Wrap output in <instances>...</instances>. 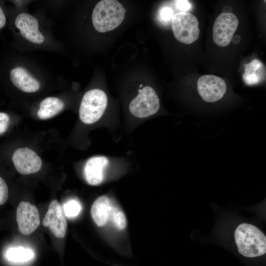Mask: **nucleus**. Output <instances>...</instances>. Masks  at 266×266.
I'll use <instances>...</instances> for the list:
<instances>
[{
  "label": "nucleus",
  "instance_id": "nucleus-1",
  "mask_svg": "<svg viewBox=\"0 0 266 266\" xmlns=\"http://www.w3.org/2000/svg\"><path fill=\"white\" fill-rule=\"evenodd\" d=\"M234 239L239 253L245 257L254 258L266 252V236L254 225H239L234 232Z\"/></svg>",
  "mask_w": 266,
  "mask_h": 266
},
{
  "label": "nucleus",
  "instance_id": "nucleus-2",
  "mask_svg": "<svg viewBox=\"0 0 266 266\" xmlns=\"http://www.w3.org/2000/svg\"><path fill=\"white\" fill-rule=\"evenodd\" d=\"M126 10L117 0H103L95 6L92 12V22L100 33L111 31L123 22Z\"/></svg>",
  "mask_w": 266,
  "mask_h": 266
},
{
  "label": "nucleus",
  "instance_id": "nucleus-3",
  "mask_svg": "<svg viewBox=\"0 0 266 266\" xmlns=\"http://www.w3.org/2000/svg\"><path fill=\"white\" fill-rule=\"evenodd\" d=\"M106 93L99 89L87 91L82 99L79 115L81 121L92 124L98 121L104 113L107 105Z\"/></svg>",
  "mask_w": 266,
  "mask_h": 266
},
{
  "label": "nucleus",
  "instance_id": "nucleus-4",
  "mask_svg": "<svg viewBox=\"0 0 266 266\" xmlns=\"http://www.w3.org/2000/svg\"><path fill=\"white\" fill-rule=\"evenodd\" d=\"M171 24L173 34L180 42L189 44L199 38V22L194 15L187 12H178L173 15Z\"/></svg>",
  "mask_w": 266,
  "mask_h": 266
},
{
  "label": "nucleus",
  "instance_id": "nucleus-5",
  "mask_svg": "<svg viewBox=\"0 0 266 266\" xmlns=\"http://www.w3.org/2000/svg\"><path fill=\"white\" fill-rule=\"evenodd\" d=\"M160 100L150 86H145L138 90V94L130 102L129 110L134 116L143 118L156 113L160 108Z\"/></svg>",
  "mask_w": 266,
  "mask_h": 266
},
{
  "label": "nucleus",
  "instance_id": "nucleus-6",
  "mask_svg": "<svg viewBox=\"0 0 266 266\" xmlns=\"http://www.w3.org/2000/svg\"><path fill=\"white\" fill-rule=\"evenodd\" d=\"M238 24V20L233 13H221L216 18L213 27L214 42L221 47L228 45L232 40Z\"/></svg>",
  "mask_w": 266,
  "mask_h": 266
},
{
  "label": "nucleus",
  "instance_id": "nucleus-7",
  "mask_svg": "<svg viewBox=\"0 0 266 266\" xmlns=\"http://www.w3.org/2000/svg\"><path fill=\"white\" fill-rule=\"evenodd\" d=\"M197 89L203 100L207 102H214L224 97L227 91V85L222 78L207 74L199 78Z\"/></svg>",
  "mask_w": 266,
  "mask_h": 266
},
{
  "label": "nucleus",
  "instance_id": "nucleus-8",
  "mask_svg": "<svg viewBox=\"0 0 266 266\" xmlns=\"http://www.w3.org/2000/svg\"><path fill=\"white\" fill-rule=\"evenodd\" d=\"M16 221L21 233L24 235L32 233L40 223L37 208L29 202L21 201L17 208Z\"/></svg>",
  "mask_w": 266,
  "mask_h": 266
},
{
  "label": "nucleus",
  "instance_id": "nucleus-9",
  "mask_svg": "<svg viewBox=\"0 0 266 266\" xmlns=\"http://www.w3.org/2000/svg\"><path fill=\"white\" fill-rule=\"evenodd\" d=\"M12 159L16 170L24 175L36 173L42 166L40 158L34 151L28 147L16 150Z\"/></svg>",
  "mask_w": 266,
  "mask_h": 266
},
{
  "label": "nucleus",
  "instance_id": "nucleus-10",
  "mask_svg": "<svg viewBox=\"0 0 266 266\" xmlns=\"http://www.w3.org/2000/svg\"><path fill=\"white\" fill-rule=\"evenodd\" d=\"M42 224L44 227L49 228L57 237L62 238L65 237L67 222L63 208L57 200H54L50 203Z\"/></svg>",
  "mask_w": 266,
  "mask_h": 266
},
{
  "label": "nucleus",
  "instance_id": "nucleus-11",
  "mask_svg": "<svg viewBox=\"0 0 266 266\" xmlns=\"http://www.w3.org/2000/svg\"><path fill=\"white\" fill-rule=\"evenodd\" d=\"M15 25L22 35L28 41L37 44L44 42L45 37L39 30L38 21L35 17L21 13L16 17Z\"/></svg>",
  "mask_w": 266,
  "mask_h": 266
},
{
  "label": "nucleus",
  "instance_id": "nucleus-12",
  "mask_svg": "<svg viewBox=\"0 0 266 266\" xmlns=\"http://www.w3.org/2000/svg\"><path fill=\"white\" fill-rule=\"evenodd\" d=\"M108 159L104 156H95L89 159L84 168L85 178L91 185H98L103 180L104 171L108 165Z\"/></svg>",
  "mask_w": 266,
  "mask_h": 266
},
{
  "label": "nucleus",
  "instance_id": "nucleus-13",
  "mask_svg": "<svg viewBox=\"0 0 266 266\" xmlns=\"http://www.w3.org/2000/svg\"><path fill=\"white\" fill-rule=\"evenodd\" d=\"M10 79L17 88L25 93H34L40 88L39 82L21 66L16 67L10 70Z\"/></svg>",
  "mask_w": 266,
  "mask_h": 266
},
{
  "label": "nucleus",
  "instance_id": "nucleus-14",
  "mask_svg": "<svg viewBox=\"0 0 266 266\" xmlns=\"http://www.w3.org/2000/svg\"><path fill=\"white\" fill-rule=\"evenodd\" d=\"M111 205L108 198L100 196L93 203L91 214L93 220L99 227L105 225L110 215Z\"/></svg>",
  "mask_w": 266,
  "mask_h": 266
},
{
  "label": "nucleus",
  "instance_id": "nucleus-15",
  "mask_svg": "<svg viewBox=\"0 0 266 266\" xmlns=\"http://www.w3.org/2000/svg\"><path fill=\"white\" fill-rule=\"evenodd\" d=\"M244 66L242 78L247 85H255L265 79V66L259 60L254 59L250 63L245 65Z\"/></svg>",
  "mask_w": 266,
  "mask_h": 266
},
{
  "label": "nucleus",
  "instance_id": "nucleus-16",
  "mask_svg": "<svg viewBox=\"0 0 266 266\" xmlns=\"http://www.w3.org/2000/svg\"><path fill=\"white\" fill-rule=\"evenodd\" d=\"M64 105V102L59 98L54 97H47L40 103L37 111L38 116L41 119L52 118L61 112Z\"/></svg>",
  "mask_w": 266,
  "mask_h": 266
},
{
  "label": "nucleus",
  "instance_id": "nucleus-17",
  "mask_svg": "<svg viewBox=\"0 0 266 266\" xmlns=\"http://www.w3.org/2000/svg\"><path fill=\"white\" fill-rule=\"evenodd\" d=\"M34 256V252L31 249L23 247H11L5 253L6 259L14 263L27 262L32 259Z\"/></svg>",
  "mask_w": 266,
  "mask_h": 266
},
{
  "label": "nucleus",
  "instance_id": "nucleus-18",
  "mask_svg": "<svg viewBox=\"0 0 266 266\" xmlns=\"http://www.w3.org/2000/svg\"><path fill=\"white\" fill-rule=\"evenodd\" d=\"M62 208L65 215L69 218L77 217L82 209V206L79 201L74 199L70 200L66 202Z\"/></svg>",
  "mask_w": 266,
  "mask_h": 266
},
{
  "label": "nucleus",
  "instance_id": "nucleus-19",
  "mask_svg": "<svg viewBox=\"0 0 266 266\" xmlns=\"http://www.w3.org/2000/svg\"><path fill=\"white\" fill-rule=\"evenodd\" d=\"M110 216L114 224L118 229L123 230L126 228L127 220L122 211L117 207L111 206Z\"/></svg>",
  "mask_w": 266,
  "mask_h": 266
},
{
  "label": "nucleus",
  "instance_id": "nucleus-20",
  "mask_svg": "<svg viewBox=\"0 0 266 266\" xmlns=\"http://www.w3.org/2000/svg\"><path fill=\"white\" fill-rule=\"evenodd\" d=\"M173 11L169 6H164L159 11V18L164 23H168L172 20L173 16Z\"/></svg>",
  "mask_w": 266,
  "mask_h": 266
},
{
  "label": "nucleus",
  "instance_id": "nucleus-21",
  "mask_svg": "<svg viewBox=\"0 0 266 266\" xmlns=\"http://www.w3.org/2000/svg\"><path fill=\"white\" fill-rule=\"evenodd\" d=\"M9 195L8 188L4 179L0 176V205L7 200Z\"/></svg>",
  "mask_w": 266,
  "mask_h": 266
},
{
  "label": "nucleus",
  "instance_id": "nucleus-22",
  "mask_svg": "<svg viewBox=\"0 0 266 266\" xmlns=\"http://www.w3.org/2000/svg\"><path fill=\"white\" fill-rule=\"evenodd\" d=\"M9 121L10 118L7 114L0 112V134L4 133L6 131Z\"/></svg>",
  "mask_w": 266,
  "mask_h": 266
},
{
  "label": "nucleus",
  "instance_id": "nucleus-23",
  "mask_svg": "<svg viewBox=\"0 0 266 266\" xmlns=\"http://www.w3.org/2000/svg\"><path fill=\"white\" fill-rule=\"evenodd\" d=\"M177 8L181 12H187L191 8V3L187 0H178L175 1Z\"/></svg>",
  "mask_w": 266,
  "mask_h": 266
},
{
  "label": "nucleus",
  "instance_id": "nucleus-24",
  "mask_svg": "<svg viewBox=\"0 0 266 266\" xmlns=\"http://www.w3.org/2000/svg\"><path fill=\"white\" fill-rule=\"evenodd\" d=\"M6 21V16L2 9L0 6V29L5 26Z\"/></svg>",
  "mask_w": 266,
  "mask_h": 266
},
{
  "label": "nucleus",
  "instance_id": "nucleus-25",
  "mask_svg": "<svg viewBox=\"0 0 266 266\" xmlns=\"http://www.w3.org/2000/svg\"><path fill=\"white\" fill-rule=\"evenodd\" d=\"M232 40L234 44H238L240 40V37L238 35H235L233 37Z\"/></svg>",
  "mask_w": 266,
  "mask_h": 266
}]
</instances>
